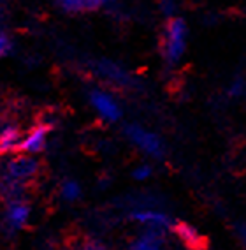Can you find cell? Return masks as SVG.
Masks as SVG:
<instances>
[{"mask_svg": "<svg viewBox=\"0 0 246 250\" xmlns=\"http://www.w3.org/2000/svg\"><path fill=\"white\" fill-rule=\"evenodd\" d=\"M187 23L181 18H170L166 25L164 42H162V53H164V58H166L167 63L174 65L183 58L185 51H187Z\"/></svg>", "mask_w": 246, "mask_h": 250, "instance_id": "6da1fadb", "label": "cell"}, {"mask_svg": "<svg viewBox=\"0 0 246 250\" xmlns=\"http://www.w3.org/2000/svg\"><path fill=\"white\" fill-rule=\"evenodd\" d=\"M39 173V162L34 155L19 153L16 157H11L2 167V178L11 182L27 185L30 180H34Z\"/></svg>", "mask_w": 246, "mask_h": 250, "instance_id": "7a4b0ae2", "label": "cell"}, {"mask_svg": "<svg viewBox=\"0 0 246 250\" xmlns=\"http://www.w3.org/2000/svg\"><path fill=\"white\" fill-rule=\"evenodd\" d=\"M125 136L129 138V141L134 145L135 148H139L143 153L153 157V159H160L164 155V143L158 134L151 132V130L144 129L137 124H130L125 127Z\"/></svg>", "mask_w": 246, "mask_h": 250, "instance_id": "3957f363", "label": "cell"}, {"mask_svg": "<svg viewBox=\"0 0 246 250\" xmlns=\"http://www.w3.org/2000/svg\"><path fill=\"white\" fill-rule=\"evenodd\" d=\"M88 101H90V106L94 107V111L102 120L113 124V122H118L121 118L120 103L114 99V95H111L106 90H98V88L92 90L88 95Z\"/></svg>", "mask_w": 246, "mask_h": 250, "instance_id": "277c9868", "label": "cell"}, {"mask_svg": "<svg viewBox=\"0 0 246 250\" xmlns=\"http://www.w3.org/2000/svg\"><path fill=\"white\" fill-rule=\"evenodd\" d=\"M130 219L134 220V222L141 224L143 228L160 232H166L167 229L174 228L172 219L160 210H150V208H146V210H134L130 213Z\"/></svg>", "mask_w": 246, "mask_h": 250, "instance_id": "5b68a950", "label": "cell"}, {"mask_svg": "<svg viewBox=\"0 0 246 250\" xmlns=\"http://www.w3.org/2000/svg\"><path fill=\"white\" fill-rule=\"evenodd\" d=\"M30 215H32V208L27 201H23V199L9 201L4 213L5 228L9 229V231H19V229L27 228Z\"/></svg>", "mask_w": 246, "mask_h": 250, "instance_id": "8992f818", "label": "cell"}, {"mask_svg": "<svg viewBox=\"0 0 246 250\" xmlns=\"http://www.w3.org/2000/svg\"><path fill=\"white\" fill-rule=\"evenodd\" d=\"M49 138V125L39 124L32 127L27 134L23 136L21 145H19V152L27 153V155H37L46 148Z\"/></svg>", "mask_w": 246, "mask_h": 250, "instance_id": "52a82bcc", "label": "cell"}, {"mask_svg": "<svg viewBox=\"0 0 246 250\" xmlns=\"http://www.w3.org/2000/svg\"><path fill=\"white\" fill-rule=\"evenodd\" d=\"M127 250H164V232L146 229L130 241Z\"/></svg>", "mask_w": 246, "mask_h": 250, "instance_id": "ba28073f", "label": "cell"}, {"mask_svg": "<svg viewBox=\"0 0 246 250\" xmlns=\"http://www.w3.org/2000/svg\"><path fill=\"white\" fill-rule=\"evenodd\" d=\"M21 132L18 127L14 125H5L0 129V153L2 155H9V153L19 152V145H21Z\"/></svg>", "mask_w": 246, "mask_h": 250, "instance_id": "9c48e42d", "label": "cell"}, {"mask_svg": "<svg viewBox=\"0 0 246 250\" xmlns=\"http://www.w3.org/2000/svg\"><path fill=\"white\" fill-rule=\"evenodd\" d=\"M97 71L98 74L104 78V80L111 81V83H114V85H129V74H127V71L123 67H120L118 63L114 62H109V60H102V62L97 65Z\"/></svg>", "mask_w": 246, "mask_h": 250, "instance_id": "30bf717a", "label": "cell"}, {"mask_svg": "<svg viewBox=\"0 0 246 250\" xmlns=\"http://www.w3.org/2000/svg\"><path fill=\"white\" fill-rule=\"evenodd\" d=\"M172 231H174L176 236L183 241L187 247H190V249H201L202 243H204V240H202V236L199 234V231H197L193 226H190V224H187V222L174 224Z\"/></svg>", "mask_w": 246, "mask_h": 250, "instance_id": "8fae6325", "label": "cell"}, {"mask_svg": "<svg viewBox=\"0 0 246 250\" xmlns=\"http://www.w3.org/2000/svg\"><path fill=\"white\" fill-rule=\"evenodd\" d=\"M60 196H62L63 201H67V203H74V201H77V199H81L83 190H81L79 182H76V180H72V178L63 180L62 185H60Z\"/></svg>", "mask_w": 246, "mask_h": 250, "instance_id": "7c38bea8", "label": "cell"}, {"mask_svg": "<svg viewBox=\"0 0 246 250\" xmlns=\"http://www.w3.org/2000/svg\"><path fill=\"white\" fill-rule=\"evenodd\" d=\"M58 4L69 13H79V11L97 9L102 2L100 0H58Z\"/></svg>", "mask_w": 246, "mask_h": 250, "instance_id": "4fadbf2b", "label": "cell"}, {"mask_svg": "<svg viewBox=\"0 0 246 250\" xmlns=\"http://www.w3.org/2000/svg\"><path fill=\"white\" fill-rule=\"evenodd\" d=\"M153 174V169L150 164H139L134 167V171H132V178L137 180V182H146V180L151 178Z\"/></svg>", "mask_w": 246, "mask_h": 250, "instance_id": "5bb4252c", "label": "cell"}, {"mask_svg": "<svg viewBox=\"0 0 246 250\" xmlns=\"http://www.w3.org/2000/svg\"><path fill=\"white\" fill-rule=\"evenodd\" d=\"M158 7H160V11L164 13V16L174 18L178 4H176V0H158Z\"/></svg>", "mask_w": 246, "mask_h": 250, "instance_id": "9a60e30c", "label": "cell"}, {"mask_svg": "<svg viewBox=\"0 0 246 250\" xmlns=\"http://www.w3.org/2000/svg\"><path fill=\"white\" fill-rule=\"evenodd\" d=\"M13 51V41L7 34H0V58L7 57Z\"/></svg>", "mask_w": 246, "mask_h": 250, "instance_id": "2e32d148", "label": "cell"}, {"mask_svg": "<svg viewBox=\"0 0 246 250\" xmlns=\"http://www.w3.org/2000/svg\"><path fill=\"white\" fill-rule=\"evenodd\" d=\"M245 88H246L245 80H241V78H236V80L230 83V86H228V94L232 95V97H239V95H243Z\"/></svg>", "mask_w": 246, "mask_h": 250, "instance_id": "e0dca14e", "label": "cell"}, {"mask_svg": "<svg viewBox=\"0 0 246 250\" xmlns=\"http://www.w3.org/2000/svg\"><path fill=\"white\" fill-rule=\"evenodd\" d=\"M77 250H108V247L98 240H86L81 243Z\"/></svg>", "mask_w": 246, "mask_h": 250, "instance_id": "ac0fdd59", "label": "cell"}, {"mask_svg": "<svg viewBox=\"0 0 246 250\" xmlns=\"http://www.w3.org/2000/svg\"><path fill=\"white\" fill-rule=\"evenodd\" d=\"M237 236H239V240H241V243L245 245L246 249V226H237Z\"/></svg>", "mask_w": 246, "mask_h": 250, "instance_id": "d6986e66", "label": "cell"}, {"mask_svg": "<svg viewBox=\"0 0 246 250\" xmlns=\"http://www.w3.org/2000/svg\"><path fill=\"white\" fill-rule=\"evenodd\" d=\"M102 4H113V2H116V0H100Z\"/></svg>", "mask_w": 246, "mask_h": 250, "instance_id": "ffe728a7", "label": "cell"}]
</instances>
